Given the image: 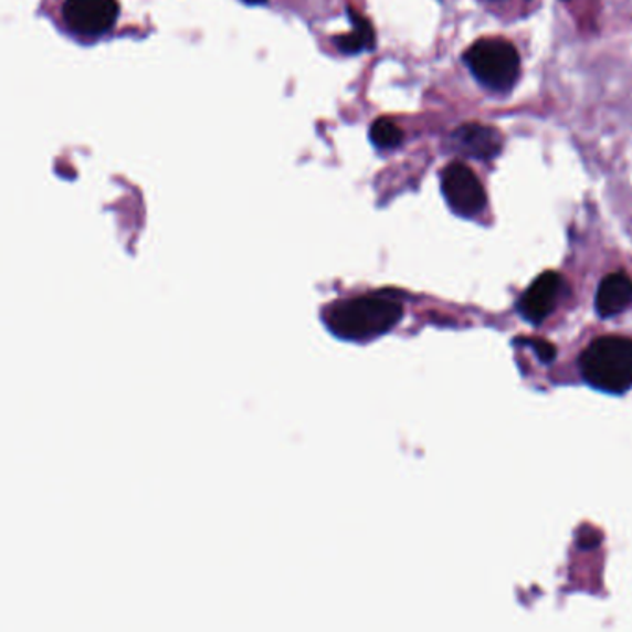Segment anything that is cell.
Listing matches in <instances>:
<instances>
[{
	"label": "cell",
	"mask_w": 632,
	"mask_h": 632,
	"mask_svg": "<svg viewBox=\"0 0 632 632\" xmlns=\"http://www.w3.org/2000/svg\"><path fill=\"white\" fill-rule=\"evenodd\" d=\"M402 312L401 303L390 295H358L328 305L323 310V322L336 338L366 344L397 327Z\"/></svg>",
	"instance_id": "obj_1"
},
{
	"label": "cell",
	"mask_w": 632,
	"mask_h": 632,
	"mask_svg": "<svg viewBox=\"0 0 632 632\" xmlns=\"http://www.w3.org/2000/svg\"><path fill=\"white\" fill-rule=\"evenodd\" d=\"M588 385L609 393H625L632 388V338L603 336L588 345L579 358Z\"/></svg>",
	"instance_id": "obj_2"
},
{
	"label": "cell",
	"mask_w": 632,
	"mask_h": 632,
	"mask_svg": "<svg viewBox=\"0 0 632 632\" xmlns=\"http://www.w3.org/2000/svg\"><path fill=\"white\" fill-rule=\"evenodd\" d=\"M464 62L472 75L489 92H510L519 78V54L510 41L484 38L464 52Z\"/></svg>",
	"instance_id": "obj_3"
},
{
	"label": "cell",
	"mask_w": 632,
	"mask_h": 632,
	"mask_svg": "<svg viewBox=\"0 0 632 632\" xmlns=\"http://www.w3.org/2000/svg\"><path fill=\"white\" fill-rule=\"evenodd\" d=\"M440 182L449 208L460 218H475L486 208V191L466 164H449L440 175Z\"/></svg>",
	"instance_id": "obj_4"
},
{
	"label": "cell",
	"mask_w": 632,
	"mask_h": 632,
	"mask_svg": "<svg viewBox=\"0 0 632 632\" xmlns=\"http://www.w3.org/2000/svg\"><path fill=\"white\" fill-rule=\"evenodd\" d=\"M64 21L82 35L106 34L119 15L117 0H65Z\"/></svg>",
	"instance_id": "obj_5"
},
{
	"label": "cell",
	"mask_w": 632,
	"mask_h": 632,
	"mask_svg": "<svg viewBox=\"0 0 632 632\" xmlns=\"http://www.w3.org/2000/svg\"><path fill=\"white\" fill-rule=\"evenodd\" d=\"M447 149L473 160H492L503 149V136L488 125L466 123L449 134Z\"/></svg>",
	"instance_id": "obj_6"
},
{
	"label": "cell",
	"mask_w": 632,
	"mask_h": 632,
	"mask_svg": "<svg viewBox=\"0 0 632 632\" xmlns=\"http://www.w3.org/2000/svg\"><path fill=\"white\" fill-rule=\"evenodd\" d=\"M562 286V276L555 271L541 273L517 303V310L527 322L535 323V325L546 322L555 310Z\"/></svg>",
	"instance_id": "obj_7"
},
{
	"label": "cell",
	"mask_w": 632,
	"mask_h": 632,
	"mask_svg": "<svg viewBox=\"0 0 632 632\" xmlns=\"http://www.w3.org/2000/svg\"><path fill=\"white\" fill-rule=\"evenodd\" d=\"M632 306V278L620 271L604 276L596 295V310L601 317L618 316Z\"/></svg>",
	"instance_id": "obj_8"
},
{
	"label": "cell",
	"mask_w": 632,
	"mask_h": 632,
	"mask_svg": "<svg viewBox=\"0 0 632 632\" xmlns=\"http://www.w3.org/2000/svg\"><path fill=\"white\" fill-rule=\"evenodd\" d=\"M351 15L352 30L351 34L339 35L336 38V46L344 54H358V52L369 51L375 46L373 27L357 12L349 10Z\"/></svg>",
	"instance_id": "obj_9"
},
{
	"label": "cell",
	"mask_w": 632,
	"mask_h": 632,
	"mask_svg": "<svg viewBox=\"0 0 632 632\" xmlns=\"http://www.w3.org/2000/svg\"><path fill=\"white\" fill-rule=\"evenodd\" d=\"M369 136H371L375 147L382 150L397 149L402 144V138H404L401 128L397 127L391 119H386V117H380V119L373 123V127L369 130Z\"/></svg>",
	"instance_id": "obj_10"
},
{
	"label": "cell",
	"mask_w": 632,
	"mask_h": 632,
	"mask_svg": "<svg viewBox=\"0 0 632 632\" xmlns=\"http://www.w3.org/2000/svg\"><path fill=\"white\" fill-rule=\"evenodd\" d=\"M525 344H529L530 347L535 349L536 357L540 358L541 362L544 364L552 362L555 357H557V347H555L552 344H549L547 339H525Z\"/></svg>",
	"instance_id": "obj_11"
},
{
	"label": "cell",
	"mask_w": 632,
	"mask_h": 632,
	"mask_svg": "<svg viewBox=\"0 0 632 632\" xmlns=\"http://www.w3.org/2000/svg\"><path fill=\"white\" fill-rule=\"evenodd\" d=\"M243 2H245V4H251V7H262V4H265L267 0H243Z\"/></svg>",
	"instance_id": "obj_12"
},
{
	"label": "cell",
	"mask_w": 632,
	"mask_h": 632,
	"mask_svg": "<svg viewBox=\"0 0 632 632\" xmlns=\"http://www.w3.org/2000/svg\"><path fill=\"white\" fill-rule=\"evenodd\" d=\"M492 2H503V0H492Z\"/></svg>",
	"instance_id": "obj_13"
}]
</instances>
